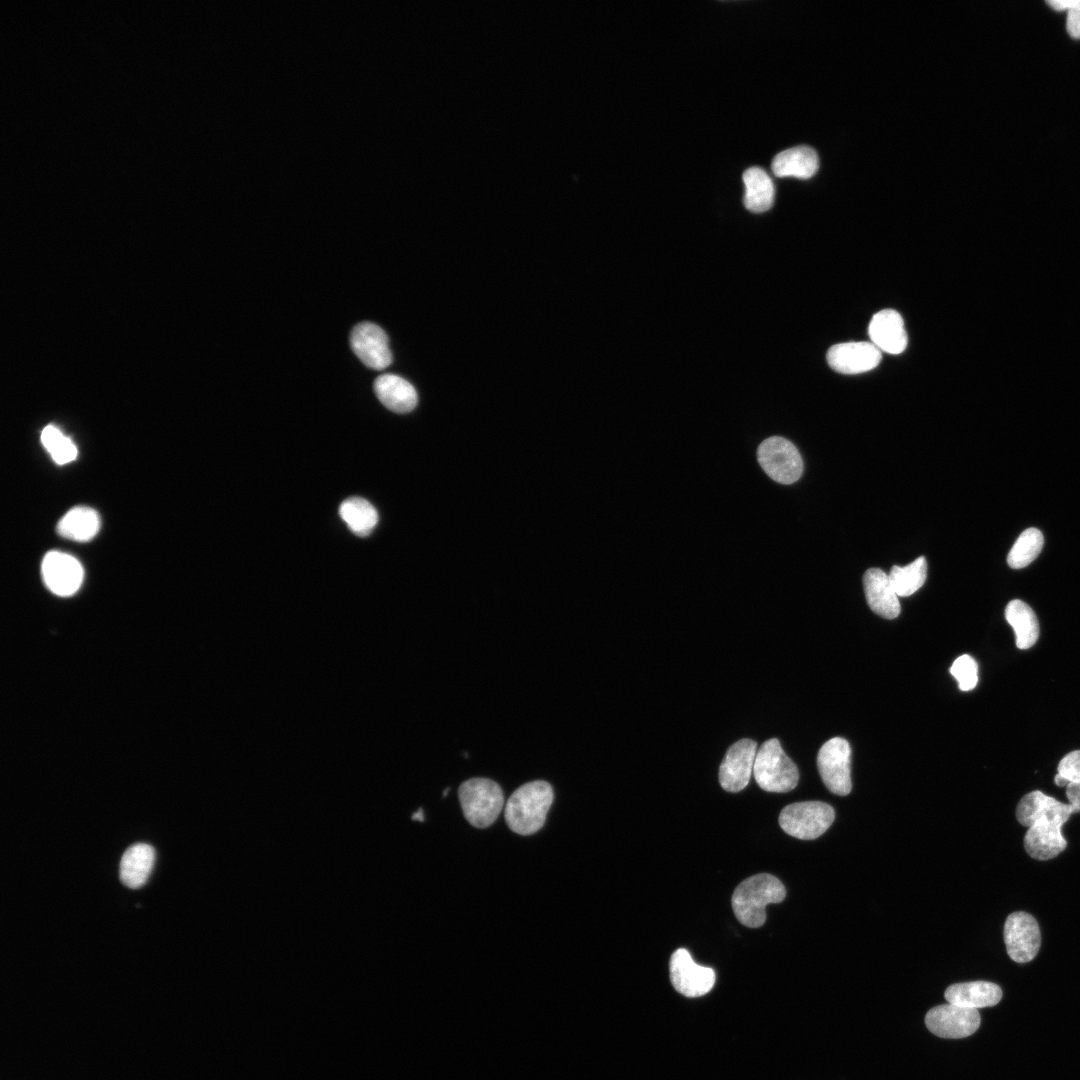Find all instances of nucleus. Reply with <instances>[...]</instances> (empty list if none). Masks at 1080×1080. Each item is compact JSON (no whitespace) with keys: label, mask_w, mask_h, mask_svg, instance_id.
Returning a JSON list of instances; mask_svg holds the SVG:
<instances>
[{"label":"nucleus","mask_w":1080,"mask_h":1080,"mask_svg":"<svg viewBox=\"0 0 1080 1080\" xmlns=\"http://www.w3.org/2000/svg\"><path fill=\"white\" fill-rule=\"evenodd\" d=\"M1080 809L1071 803L1035 791L1026 801L1023 826L1028 827L1023 844L1025 851L1037 860L1056 857L1067 846L1061 827L1073 813Z\"/></svg>","instance_id":"f257e3e1"},{"label":"nucleus","mask_w":1080,"mask_h":1080,"mask_svg":"<svg viewBox=\"0 0 1080 1080\" xmlns=\"http://www.w3.org/2000/svg\"><path fill=\"white\" fill-rule=\"evenodd\" d=\"M552 786L544 780H535L517 788L505 804L504 816L509 828L520 835L539 831L553 803Z\"/></svg>","instance_id":"f03ea898"},{"label":"nucleus","mask_w":1080,"mask_h":1080,"mask_svg":"<svg viewBox=\"0 0 1080 1080\" xmlns=\"http://www.w3.org/2000/svg\"><path fill=\"white\" fill-rule=\"evenodd\" d=\"M786 889L772 874L759 873L743 880L731 897L737 920L746 927L758 928L766 921L765 907L785 899Z\"/></svg>","instance_id":"7ed1b4c3"},{"label":"nucleus","mask_w":1080,"mask_h":1080,"mask_svg":"<svg viewBox=\"0 0 1080 1080\" xmlns=\"http://www.w3.org/2000/svg\"><path fill=\"white\" fill-rule=\"evenodd\" d=\"M753 776L761 789L776 793L791 791L799 780L797 766L776 738L765 741L758 749Z\"/></svg>","instance_id":"20e7f679"},{"label":"nucleus","mask_w":1080,"mask_h":1080,"mask_svg":"<svg viewBox=\"0 0 1080 1080\" xmlns=\"http://www.w3.org/2000/svg\"><path fill=\"white\" fill-rule=\"evenodd\" d=\"M458 796L466 820L476 828L493 824L504 805L501 787L488 778L474 777L464 781Z\"/></svg>","instance_id":"39448f33"},{"label":"nucleus","mask_w":1080,"mask_h":1080,"mask_svg":"<svg viewBox=\"0 0 1080 1080\" xmlns=\"http://www.w3.org/2000/svg\"><path fill=\"white\" fill-rule=\"evenodd\" d=\"M832 806L821 801H804L787 805L779 815V825L790 836L812 840L821 836L833 823Z\"/></svg>","instance_id":"423d86ee"},{"label":"nucleus","mask_w":1080,"mask_h":1080,"mask_svg":"<svg viewBox=\"0 0 1080 1080\" xmlns=\"http://www.w3.org/2000/svg\"><path fill=\"white\" fill-rule=\"evenodd\" d=\"M757 460L764 472L780 484L796 482L803 472V461L798 449L792 442L780 436L769 437L760 443Z\"/></svg>","instance_id":"0eeeda50"},{"label":"nucleus","mask_w":1080,"mask_h":1080,"mask_svg":"<svg viewBox=\"0 0 1080 1080\" xmlns=\"http://www.w3.org/2000/svg\"><path fill=\"white\" fill-rule=\"evenodd\" d=\"M850 763L851 749L844 738L834 737L822 745L817 755V766L829 791L839 796L850 793Z\"/></svg>","instance_id":"6e6552de"},{"label":"nucleus","mask_w":1080,"mask_h":1080,"mask_svg":"<svg viewBox=\"0 0 1080 1080\" xmlns=\"http://www.w3.org/2000/svg\"><path fill=\"white\" fill-rule=\"evenodd\" d=\"M1003 936L1008 956L1017 963L1033 960L1040 949L1038 922L1027 912L1011 913L1005 921Z\"/></svg>","instance_id":"1a4fd4ad"},{"label":"nucleus","mask_w":1080,"mask_h":1080,"mask_svg":"<svg viewBox=\"0 0 1080 1080\" xmlns=\"http://www.w3.org/2000/svg\"><path fill=\"white\" fill-rule=\"evenodd\" d=\"M669 970L673 987L686 997L703 996L713 988L715 983L714 970L696 964L688 950L684 948H679L672 953Z\"/></svg>","instance_id":"9d476101"},{"label":"nucleus","mask_w":1080,"mask_h":1080,"mask_svg":"<svg viewBox=\"0 0 1080 1080\" xmlns=\"http://www.w3.org/2000/svg\"><path fill=\"white\" fill-rule=\"evenodd\" d=\"M927 1028L943 1038H964L979 1028L980 1014L977 1009L943 1004L931 1008L925 1016Z\"/></svg>","instance_id":"9b49d317"},{"label":"nucleus","mask_w":1080,"mask_h":1080,"mask_svg":"<svg viewBox=\"0 0 1080 1080\" xmlns=\"http://www.w3.org/2000/svg\"><path fill=\"white\" fill-rule=\"evenodd\" d=\"M757 751V743L748 738L729 747L719 767V782L724 790L739 792L748 785Z\"/></svg>","instance_id":"f8f14e48"},{"label":"nucleus","mask_w":1080,"mask_h":1080,"mask_svg":"<svg viewBox=\"0 0 1080 1080\" xmlns=\"http://www.w3.org/2000/svg\"><path fill=\"white\" fill-rule=\"evenodd\" d=\"M351 349L368 368L382 370L392 362L389 340L384 330L371 322L357 324L350 336Z\"/></svg>","instance_id":"ddd939ff"},{"label":"nucleus","mask_w":1080,"mask_h":1080,"mask_svg":"<svg viewBox=\"0 0 1080 1080\" xmlns=\"http://www.w3.org/2000/svg\"><path fill=\"white\" fill-rule=\"evenodd\" d=\"M41 568L46 586L56 595L70 596L82 584V565L70 554L50 551L44 556Z\"/></svg>","instance_id":"4468645a"},{"label":"nucleus","mask_w":1080,"mask_h":1080,"mask_svg":"<svg viewBox=\"0 0 1080 1080\" xmlns=\"http://www.w3.org/2000/svg\"><path fill=\"white\" fill-rule=\"evenodd\" d=\"M829 366L838 373L860 374L874 369L881 361V351L871 342H845L833 345L827 355Z\"/></svg>","instance_id":"2eb2a0df"},{"label":"nucleus","mask_w":1080,"mask_h":1080,"mask_svg":"<svg viewBox=\"0 0 1080 1080\" xmlns=\"http://www.w3.org/2000/svg\"><path fill=\"white\" fill-rule=\"evenodd\" d=\"M868 333L871 343L881 352L902 353L908 342L901 315L892 309L877 312L871 319Z\"/></svg>","instance_id":"dca6fc26"},{"label":"nucleus","mask_w":1080,"mask_h":1080,"mask_svg":"<svg viewBox=\"0 0 1080 1080\" xmlns=\"http://www.w3.org/2000/svg\"><path fill=\"white\" fill-rule=\"evenodd\" d=\"M863 587L868 606L875 614L886 619L899 615L901 607L898 595L883 570L868 569L863 576Z\"/></svg>","instance_id":"f3484780"},{"label":"nucleus","mask_w":1080,"mask_h":1080,"mask_svg":"<svg viewBox=\"0 0 1080 1080\" xmlns=\"http://www.w3.org/2000/svg\"><path fill=\"white\" fill-rule=\"evenodd\" d=\"M948 1003L970 1009H978L998 1004L1002 998L1001 988L988 981L957 983L945 991Z\"/></svg>","instance_id":"a211bd4d"},{"label":"nucleus","mask_w":1080,"mask_h":1080,"mask_svg":"<svg viewBox=\"0 0 1080 1080\" xmlns=\"http://www.w3.org/2000/svg\"><path fill=\"white\" fill-rule=\"evenodd\" d=\"M374 391L380 402L396 413L410 412L418 402L413 385L395 374L378 376L374 382Z\"/></svg>","instance_id":"6ab92c4d"},{"label":"nucleus","mask_w":1080,"mask_h":1080,"mask_svg":"<svg viewBox=\"0 0 1080 1080\" xmlns=\"http://www.w3.org/2000/svg\"><path fill=\"white\" fill-rule=\"evenodd\" d=\"M819 159L814 149L808 146H796L778 153L772 160L771 168L777 177L811 178L818 170Z\"/></svg>","instance_id":"aec40b11"},{"label":"nucleus","mask_w":1080,"mask_h":1080,"mask_svg":"<svg viewBox=\"0 0 1080 1080\" xmlns=\"http://www.w3.org/2000/svg\"><path fill=\"white\" fill-rule=\"evenodd\" d=\"M155 860L154 848L146 843H136L123 854L120 862V879L124 885L136 889L147 881Z\"/></svg>","instance_id":"412c9836"},{"label":"nucleus","mask_w":1080,"mask_h":1080,"mask_svg":"<svg viewBox=\"0 0 1080 1080\" xmlns=\"http://www.w3.org/2000/svg\"><path fill=\"white\" fill-rule=\"evenodd\" d=\"M1005 618L1014 630L1017 648L1028 649L1037 642L1039 622L1027 603L1019 599L1010 601L1005 608Z\"/></svg>","instance_id":"4be33fe9"},{"label":"nucleus","mask_w":1080,"mask_h":1080,"mask_svg":"<svg viewBox=\"0 0 1080 1080\" xmlns=\"http://www.w3.org/2000/svg\"><path fill=\"white\" fill-rule=\"evenodd\" d=\"M745 185L744 205L753 213L769 210L774 202L775 188L766 171L760 167H750L743 173Z\"/></svg>","instance_id":"5701e85b"},{"label":"nucleus","mask_w":1080,"mask_h":1080,"mask_svg":"<svg viewBox=\"0 0 1080 1080\" xmlns=\"http://www.w3.org/2000/svg\"><path fill=\"white\" fill-rule=\"evenodd\" d=\"M99 529L100 517L97 511L86 506L70 509L57 525V531L62 537L78 542L91 540Z\"/></svg>","instance_id":"b1692460"},{"label":"nucleus","mask_w":1080,"mask_h":1080,"mask_svg":"<svg viewBox=\"0 0 1080 1080\" xmlns=\"http://www.w3.org/2000/svg\"><path fill=\"white\" fill-rule=\"evenodd\" d=\"M339 515L348 528L357 536H368L378 522V513L374 506L360 497H350L339 506Z\"/></svg>","instance_id":"393cba45"},{"label":"nucleus","mask_w":1080,"mask_h":1080,"mask_svg":"<svg viewBox=\"0 0 1080 1080\" xmlns=\"http://www.w3.org/2000/svg\"><path fill=\"white\" fill-rule=\"evenodd\" d=\"M888 576L898 596H910L925 583L927 577L926 559L920 556L906 566H893Z\"/></svg>","instance_id":"a878e982"},{"label":"nucleus","mask_w":1080,"mask_h":1080,"mask_svg":"<svg viewBox=\"0 0 1080 1080\" xmlns=\"http://www.w3.org/2000/svg\"><path fill=\"white\" fill-rule=\"evenodd\" d=\"M1043 543V534L1037 528L1023 531L1007 556L1009 566L1019 569L1029 565L1040 553Z\"/></svg>","instance_id":"bb28decb"},{"label":"nucleus","mask_w":1080,"mask_h":1080,"mask_svg":"<svg viewBox=\"0 0 1080 1080\" xmlns=\"http://www.w3.org/2000/svg\"><path fill=\"white\" fill-rule=\"evenodd\" d=\"M41 443L59 465L72 462L77 457V447L73 441L54 425H48L42 430Z\"/></svg>","instance_id":"cd10ccee"},{"label":"nucleus","mask_w":1080,"mask_h":1080,"mask_svg":"<svg viewBox=\"0 0 1080 1080\" xmlns=\"http://www.w3.org/2000/svg\"><path fill=\"white\" fill-rule=\"evenodd\" d=\"M950 673L957 680L958 687L962 691H970L977 685L978 665L970 655L959 656L953 662Z\"/></svg>","instance_id":"c85d7f7f"},{"label":"nucleus","mask_w":1080,"mask_h":1080,"mask_svg":"<svg viewBox=\"0 0 1080 1080\" xmlns=\"http://www.w3.org/2000/svg\"><path fill=\"white\" fill-rule=\"evenodd\" d=\"M1054 781L1061 787L1069 782L1080 783V750H1073L1060 760Z\"/></svg>","instance_id":"c756f323"},{"label":"nucleus","mask_w":1080,"mask_h":1080,"mask_svg":"<svg viewBox=\"0 0 1080 1080\" xmlns=\"http://www.w3.org/2000/svg\"><path fill=\"white\" fill-rule=\"evenodd\" d=\"M1066 28L1070 36L1080 38V0L1067 10Z\"/></svg>","instance_id":"7c9ffc66"},{"label":"nucleus","mask_w":1080,"mask_h":1080,"mask_svg":"<svg viewBox=\"0 0 1080 1080\" xmlns=\"http://www.w3.org/2000/svg\"><path fill=\"white\" fill-rule=\"evenodd\" d=\"M1066 796L1069 803L1080 808V783L1069 782L1066 785Z\"/></svg>","instance_id":"2f4dec72"},{"label":"nucleus","mask_w":1080,"mask_h":1080,"mask_svg":"<svg viewBox=\"0 0 1080 1080\" xmlns=\"http://www.w3.org/2000/svg\"><path fill=\"white\" fill-rule=\"evenodd\" d=\"M1075 1L1076 0H1047L1046 3L1052 8L1058 11H1062L1068 10L1070 7H1072Z\"/></svg>","instance_id":"473e14b6"},{"label":"nucleus","mask_w":1080,"mask_h":1080,"mask_svg":"<svg viewBox=\"0 0 1080 1080\" xmlns=\"http://www.w3.org/2000/svg\"><path fill=\"white\" fill-rule=\"evenodd\" d=\"M412 819L419 820V821L424 820V814H423V811H422L421 808L416 813L413 814Z\"/></svg>","instance_id":"72a5a7b5"},{"label":"nucleus","mask_w":1080,"mask_h":1080,"mask_svg":"<svg viewBox=\"0 0 1080 1080\" xmlns=\"http://www.w3.org/2000/svg\"><path fill=\"white\" fill-rule=\"evenodd\" d=\"M448 792H449V788H446V789L444 790L443 796H446Z\"/></svg>","instance_id":"f704fd0d"}]
</instances>
